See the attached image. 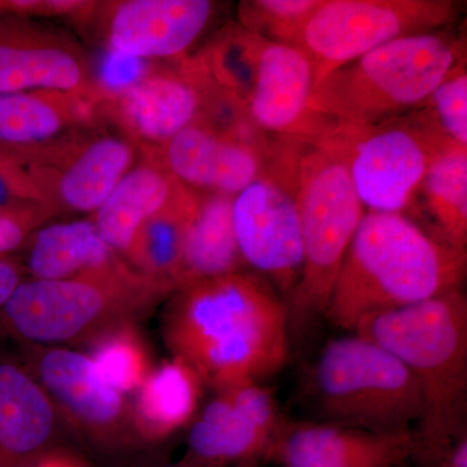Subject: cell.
<instances>
[{"label": "cell", "instance_id": "4", "mask_svg": "<svg viewBox=\"0 0 467 467\" xmlns=\"http://www.w3.org/2000/svg\"><path fill=\"white\" fill-rule=\"evenodd\" d=\"M173 292L126 261L81 278L27 279L0 309V327L32 346L91 343L119 326L137 325Z\"/></svg>", "mask_w": 467, "mask_h": 467}, {"label": "cell", "instance_id": "32", "mask_svg": "<svg viewBox=\"0 0 467 467\" xmlns=\"http://www.w3.org/2000/svg\"><path fill=\"white\" fill-rule=\"evenodd\" d=\"M55 213L26 167L0 150V216L26 218L42 225Z\"/></svg>", "mask_w": 467, "mask_h": 467}, {"label": "cell", "instance_id": "30", "mask_svg": "<svg viewBox=\"0 0 467 467\" xmlns=\"http://www.w3.org/2000/svg\"><path fill=\"white\" fill-rule=\"evenodd\" d=\"M319 0H248L239 5V20L245 29L266 41L295 46L306 18Z\"/></svg>", "mask_w": 467, "mask_h": 467}, {"label": "cell", "instance_id": "20", "mask_svg": "<svg viewBox=\"0 0 467 467\" xmlns=\"http://www.w3.org/2000/svg\"><path fill=\"white\" fill-rule=\"evenodd\" d=\"M58 411L27 368L0 361V467H30L57 444Z\"/></svg>", "mask_w": 467, "mask_h": 467}, {"label": "cell", "instance_id": "35", "mask_svg": "<svg viewBox=\"0 0 467 467\" xmlns=\"http://www.w3.org/2000/svg\"><path fill=\"white\" fill-rule=\"evenodd\" d=\"M30 467H90L85 460L77 456L73 451H67L66 448H57L50 453L43 456L42 459L34 462Z\"/></svg>", "mask_w": 467, "mask_h": 467}, {"label": "cell", "instance_id": "37", "mask_svg": "<svg viewBox=\"0 0 467 467\" xmlns=\"http://www.w3.org/2000/svg\"><path fill=\"white\" fill-rule=\"evenodd\" d=\"M159 467H213V466H208L204 465V463L196 462V461L187 459V457H184L181 462L174 463V465H164V466H159Z\"/></svg>", "mask_w": 467, "mask_h": 467}, {"label": "cell", "instance_id": "23", "mask_svg": "<svg viewBox=\"0 0 467 467\" xmlns=\"http://www.w3.org/2000/svg\"><path fill=\"white\" fill-rule=\"evenodd\" d=\"M180 184L156 150L150 152V158L125 174L91 221L104 241L125 257L138 229L171 201Z\"/></svg>", "mask_w": 467, "mask_h": 467}, {"label": "cell", "instance_id": "18", "mask_svg": "<svg viewBox=\"0 0 467 467\" xmlns=\"http://www.w3.org/2000/svg\"><path fill=\"white\" fill-rule=\"evenodd\" d=\"M156 153L171 177L183 186L232 198L259 178L266 156L202 122L175 134Z\"/></svg>", "mask_w": 467, "mask_h": 467}, {"label": "cell", "instance_id": "14", "mask_svg": "<svg viewBox=\"0 0 467 467\" xmlns=\"http://www.w3.org/2000/svg\"><path fill=\"white\" fill-rule=\"evenodd\" d=\"M61 91L106 100L85 51L63 30L0 11V94Z\"/></svg>", "mask_w": 467, "mask_h": 467}, {"label": "cell", "instance_id": "6", "mask_svg": "<svg viewBox=\"0 0 467 467\" xmlns=\"http://www.w3.org/2000/svg\"><path fill=\"white\" fill-rule=\"evenodd\" d=\"M309 380L319 422L392 435L410 432L420 420L416 378L391 352L361 335L328 343Z\"/></svg>", "mask_w": 467, "mask_h": 467}, {"label": "cell", "instance_id": "29", "mask_svg": "<svg viewBox=\"0 0 467 467\" xmlns=\"http://www.w3.org/2000/svg\"><path fill=\"white\" fill-rule=\"evenodd\" d=\"M88 344V358L100 376L124 395L137 391L152 370L149 350L135 324L112 328Z\"/></svg>", "mask_w": 467, "mask_h": 467}, {"label": "cell", "instance_id": "12", "mask_svg": "<svg viewBox=\"0 0 467 467\" xmlns=\"http://www.w3.org/2000/svg\"><path fill=\"white\" fill-rule=\"evenodd\" d=\"M95 130L73 131L14 158L29 171L55 212L95 213L134 167L137 146L131 140Z\"/></svg>", "mask_w": 467, "mask_h": 467}, {"label": "cell", "instance_id": "17", "mask_svg": "<svg viewBox=\"0 0 467 467\" xmlns=\"http://www.w3.org/2000/svg\"><path fill=\"white\" fill-rule=\"evenodd\" d=\"M313 88L315 69L308 55L296 46L265 39L248 116L267 135L312 140L321 119L309 109Z\"/></svg>", "mask_w": 467, "mask_h": 467}, {"label": "cell", "instance_id": "16", "mask_svg": "<svg viewBox=\"0 0 467 467\" xmlns=\"http://www.w3.org/2000/svg\"><path fill=\"white\" fill-rule=\"evenodd\" d=\"M107 50L137 60L181 57L207 29L216 3L209 0H125L107 3Z\"/></svg>", "mask_w": 467, "mask_h": 467}, {"label": "cell", "instance_id": "7", "mask_svg": "<svg viewBox=\"0 0 467 467\" xmlns=\"http://www.w3.org/2000/svg\"><path fill=\"white\" fill-rule=\"evenodd\" d=\"M301 142L299 213L303 270L287 300L290 325L324 317L335 276L367 212L343 159L319 144Z\"/></svg>", "mask_w": 467, "mask_h": 467}, {"label": "cell", "instance_id": "36", "mask_svg": "<svg viewBox=\"0 0 467 467\" xmlns=\"http://www.w3.org/2000/svg\"><path fill=\"white\" fill-rule=\"evenodd\" d=\"M438 467H467V436L454 442Z\"/></svg>", "mask_w": 467, "mask_h": 467}, {"label": "cell", "instance_id": "31", "mask_svg": "<svg viewBox=\"0 0 467 467\" xmlns=\"http://www.w3.org/2000/svg\"><path fill=\"white\" fill-rule=\"evenodd\" d=\"M436 130L451 143L467 147V70L460 61L420 107Z\"/></svg>", "mask_w": 467, "mask_h": 467}, {"label": "cell", "instance_id": "26", "mask_svg": "<svg viewBox=\"0 0 467 467\" xmlns=\"http://www.w3.org/2000/svg\"><path fill=\"white\" fill-rule=\"evenodd\" d=\"M199 193L181 183L171 201L140 225L125 254L129 265L140 275L165 282L174 291L184 238Z\"/></svg>", "mask_w": 467, "mask_h": 467}, {"label": "cell", "instance_id": "19", "mask_svg": "<svg viewBox=\"0 0 467 467\" xmlns=\"http://www.w3.org/2000/svg\"><path fill=\"white\" fill-rule=\"evenodd\" d=\"M413 451V431L382 435L324 422H285L269 460L284 467H398Z\"/></svg>", "mask_w": 467, "mask_h": 467}, {"label": "cell", "instance_id": "1", "mask_svg": "<svg viewBox=\"0 0 467 467\" xmlns=\"http://www.w3.org/2000/svg\"><path fill=\"white\" fill-rule=\"evenodd\" d=\"M162 337L214 391L261 382L290 358L287 304L265 278L238 272L183 285L168 297Z\"/></svg>", "mask_w": 467, "mask_h": 467}, {"label": "cell", "instance_id": "10", "mask_svg": "<svg viewBox=\"0 0 467 467\" xmlns=\"http://www.w3.org/2000/svg\"><path fill=\"white\" fill-rule=\"evenodd\" d=\"M460 8L451 0H319L295 46L312 61L317 86L337 67L386 43L451 26Z\"/></svg>", "mask_w": 467, "mask_h": 467}, {"label": "cell", "instance_id": "22", "mask_svg": "<svg viewBox=\"0 0 467 467\" xmlns=\"http://www.w3.org/2000/svg\"><path fill=\"white\" fill-rule=\"evenodd\" d=\"M26 245L30 279L81 278L125 263L104 241L91 218L38 227Z\"/></svg>", "mask_w": 467, "mask_h": 467}, {"label": "cell", "instance_id": "33", "mask_svg": "<svg viewBox=\"0 0 467 467\" xmlns=\"http://www.w3.org/2000/svg\"><path fill=\"white\" fill-rule=\"evenodd\" d=\"M41 226L26 218L0 216V257L24 247L29 236Z\"/></svg>", "mask_w": 467, "mask_h": 467}, {"label": "cell", "instance_id": "13", "mask_svg": "<svg viewBox=\"0 0 467 467\" xmlns=\"http://www.w3.org/2000/svg\"><path fill=\"white\" fill-rule=\"evenodd\" d=\"M285 423L272 389L234 384L217 391L190 426L186 457L213 467L254 465L270 459Z\"/></svg>", "mask_w": 467, "mask_h": 467}, {"label": "cell", "instance_id": "5", "mask_svg": "<svg viewBox=\"0 0 467 467\" xmlns=\"http://www.w3.org/2000/svg\"><path fill=\"white\" fill-rule=\"evenodd\" d=\"M461 52L448 27L395 39L337 67L315 86L310 112L355 126L407 115L465 60Z\"/></svg>", "mask_w": 467, "mask_h": 467}, {"label": "cell", "instance_id": "34", "mask_svg": "<svg viewBox=\"0 0 467 467\" xmlns=\"http://www.w3.org/2000/svg\"><path fill=\"white\" fill-rule=\"evenodd\" d=\"M23 282V267L14 261L0 257V309L3 308L9 296Z\"/></svg>", "mask_w": 467, "mask_h": 467}, {"label": "cell", "instance_id": "15", "mask_svg": "<svg viewBox=\"0 0 467 467\" xmlns=\"http://www.w3.org/2000/svg\"><path fill=\"white\" fill-rule=\"evenodd\" d=\"M208 84L195 58H181L177 67L150 69L130 88L104 100L101 113L135 146L160 150L183 129L202 121Z\"/></svg>", "mask_w": 467, "mask_h": 467}, {"label": "cell", "instance_id": "25", "mask_svg": "<svg viewBox=\"0 0 467 467\" xmlns=\"http://www.w3.org/2000/svg\"><path fill=\"white\" fill-rule=\"evenodd\" d=\"M233 201L232 196L220 193H199L184 238L175 290L244 269L234 232Z\"/></svg>", "mask_w": 467, "mask_h": 467}, {"label": "cell", "instance_id": "28", "mask_svg": "<svg viewBox=\"0 0 467 467\" xmlns=\"http://www.w3.org/2000/svg\"><path fill=\"white\" fill-rule=\"evenodd\" d=\"M264 41L241 24H232L220 30L193 58L221 91L247 110Z\"/></svg>", "mask_w": 467, "mask_h": 467}, {"label": "cell", "instance_id": "27", "mask_svg": "<svg viewBox=\"0 0 467 467\" xmlns=\"http://www.w3.org/2000/svg\"><path fill=\"white\" fill-rule=\"evenodd\" d=\"M411 211L422 212L436 236L466 250L467 147L451 144L436 158Z\"/></svg>", "mask_w": 467, "mask_h": 467}, {"label": "cell", "instance_id": "24", "mask_svg": "<svg viewBox=\"0 0 467 467\" xmlns=\"http://www.w3.org/2000/svg\"><path fill=\"white\" fill-rule=\"evenodd\" d=\"M202 386L182 359L173 358L152 368L131 404L140 444L165 441L189 425L198 411Z\"/></svg>", "mask_w": 467, "mask_h": 467}, {"label": "cell", "instance_id": "3", "mask_svg": "<svg viewBox=\"0 0 467 467\" xmlns=\"http://www.w3.org/2000/svg\"><path fill=\"white\" fill-rule=\"evenodd\" d=\"M353 334L391 352L416 378L422 410L411 456L438 467L454 442L467 436V300L462 290L371 316Z\"/></svg>", "mask_w": 467, "mask_h": 467}, {"label": "cell", "instance_id": "38", "mask_svg": "<svg viewBox=\"0 0 467 467\" xmlns=\"http://www.w3.org/2000/svg\"><path fill=\"white\" fill-rule=\"evenodd\" d=\"M254 465H251V466H242V467H254Z\"/></svg>", "mask_w": 467, "mask_h": 467}, {"label": "cell", "instance_id": "9", "mask_svg": "<svg viewBox=\"0 0 467 467\" xmlns=\"http://www.w3.org/2000/svg\"><path fill=\"white\" fill-rule=\"evenodd\" d=\"M303 142L275 138L263 171L233 201V225L245 266L290 299L303 270L299 160ZM287 304V301H285Z\"/></svg>", "mask_w": 467, "mask_h": 467}, {"label": "cell", "instance_id": "21", "mask_svg": "<svg viewBox=\"0 0 467 467\" xmlns=\"http://www.w3.org/2000/svg\"><path fill=\"white\" fill-rule=\"evenodd\" d=\"M101 100L76 92L0 94V150L24 155L81 129L94 128Z\"/></svg>", "mask_w": 467, "mask_h": 467}, {"label": "cell", "instance_id": "8", "mask_svg": "<svg viewBox=\"0 0 467 467\" xmlns=\"http://www.w3.org/2000/svg\"><path fill=\"white\" fill-rule=\"evenodd\" d=\"M306 142L343 159L365 211L407 216L432 162L456 144L442 137L420 109L370 126L330 119L318 140Z\"/></svg>", "mask_w": 467, "mask_h": 467}, {"label": "cell", "instance_id": "11", "mask_svg": "<svg viewBox=\"0 0 467 467\" xmlns=\"http://www.w3.org/2000/svg\"><path fill=\"white\" fill-rule=\"evenodd\" d=\"M29 368L73 431L101 453L140 447L131 404L100 376L88 355L61 347L32 346Z\"/></svg>", "mask_w": 467, "mask_h": 467}, {"label": "cell", "instance_id": "2", "mask_svg": "<svg viewBox=\"0 0 467 467\" xmlns=\"http://www.w3.org/2000/svg\"><path fill=\"white\" fill-rule=\"evenodd\" d=\"M466 250L401 213L365 212L339 267L325 318L355 333L371 316L461 290Z\"/></svg>", "mask_w": 467, "mask_h": 467}]
</instances>
